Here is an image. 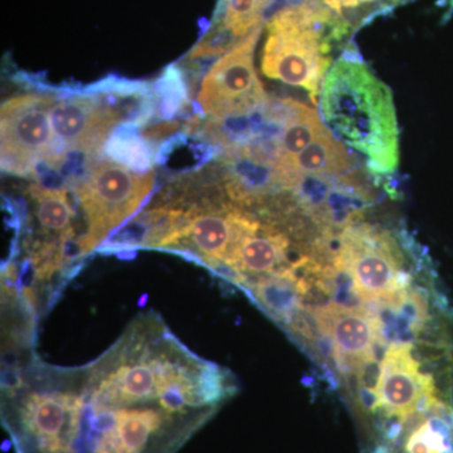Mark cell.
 Segmentation results:
<instances>
[{"mask_svg": "<svg viewBox=\"0 0 453 453\" xmlns=\"http://www.w3.org/2000/svg\"><path fill=\"white\" fill-rule=\"evenodd\" d=\"M321 116L327 129L362 155L375 180L399 165V127L392 89L363 62L354 42L325 77Z\"/></svg>", "mask_w": 453, "mask_h": 453, "instance_id": "6da1fadb", "label": "cell"}, {"mask_svg": "<svg viewBox=\"0 0 453 453\" xmlns=\"http://www.w3.org/2000/svg\"><path fill=\"white\" fill-rule=\"evenodd\" d=\"M354 33L353 27L321 5L310 2L286 5L267 22L262 73L305 89L318 105L334 52L344 50Z\"/></svg>", "mask_w": 453, "mask_h": 453, "instance_id": "7a4b0ae2", "label": "cell"}, {"mask_svg": "<svg viewBox=\"0 0 453 453\" xmlns=\"http://www.w3.org/2000/svg\"><path fill=\"white\" fill-rule=\"evenodd\" d=\"M414 246L410 235L362 219L334 235L332 265L348 273L365 303L389 299L410 286L405 256Z\"/></svg>", "mask_w": 453, "mask_h": 453, "instance_id": "3957f363", "label": "cell"}, {"mask_svg": "<svg viewBox=\"0 0 453 453\" xmlns=\"http://www.w3.org/2000/svg\"><path fill=\"white\" fill-rule=\"evenodd\" d=\"M154 180V172L136 173L111 160L91 165L74 186L88 222V232L79 240L82 256L94 251L112 229L135 213Z\"/></svg>", "mask_w": 453, "mask_h": 453, "instance_id": "277c9868", "label": "cell"}, {"mask_svg": "<svg viewBox=\"0 0 453 453\" xmlns=\"http://www.w3.org/2000/svg\"><path fill=\"white\" fill-rule=\"evenodd\" d=\"M262 26L214 62L203 79L198 104L211 120L250 118L266 107L267 95L255 67L256 44Z\"/></svg>", "mask_w": 453, "mask_h": 453, "instance_id": "5b68a950", "label": "cell"}, {"mask_svg": "<svg viewBox=\"0 0 453 453\" xmlns=\"http://www.w3.org/2000/svg\"><path fill=\"white\" fill-rule=\"evenodd\" d=\"M57 101L49 95H22L2 105V169L29 177L38 164L50 166L53 155L50 112Z\"/></svg>", "mask_w": 453, "mask_h": 453, "instance_id": "8992f818", "label": "cell"}, {"mask_svg": "<svg viewBox=\"0 0 453 453\" xmlns=\"http://www.w3.org/2000/svg\"><path fill=\"white\" fill-rule=\"evenodd\" d=\"M122 119L124 110L107 101L105 94L85 92L57 101L50 112L55 135L50 168H59L67 151L96 154Z\"/></svg>", "mask_w": 453, "mask_h": 453, "instance_id": "52a82bcc", "label": "cell"}, {"mask_svg": "<svg viewBox=\"0 0 453 453\" xmlns=\"http://www.w3.org/2000/svg\"><path fill=\"white\" fill-rule=\"evenodd\" d=\"M187 351L170 342L162 353H153L148 347L144 353L124 359L107 372L94 392V410H113L122 405L142 404L157 399L160 387L170 371Z\"/></svg>", "mask_w": 453, "mask_h": 453, "instance_id": "ba28073f", "label": "cell"}, {"mask_svg": "<svg viewBox=\"0 0 453 453\" xmlns=\"http://www.w3.org/2000/svg\"><path fill=\"white\" fill-rule=\"evenodd\" d=\"M319 332L326 334L334 357L342 372L359 371L374 360L375 350L383 340L380 320L374 312L360 306L348 308L336 303L311 311Z\"/></svg>", "mask_w": 453, "mask_h": 453, "instance_id": "9c48e42d", "label": "cell"}, {"mask_svg": "<svg viewBox=\"0 0 453 453\" xmlns=\"http://www.w3.org/2000/svg\"><path fill=\"white\" fill-rule=\"evenodd\" d=\"M82 399L68 393H33L23 402L27 436L42 453H70L81 425Z\"/></svg>", "mask_w": 453, "mask_h": 453, "instance_id": "30bf717a", "label": "cell"}, {"mask_svg": "<svg viewBox=\"0 0 453 453\" xmlns=\"http://www.w3.org/2000/svg\"><path fill=\"white\" fill-rule=\"evenodd\" d=\"M359 169L356 157L349 153L327 129L310 142L285 168L276 169L286 190H292L306 175L340 178Z\"/></svg>", "mask_w": 453, "mask_h": 453, "instance_id": "8fae6325", "label": "cell"}, {"mask_svg": "<svg viewBox=\"0 0 453 453\" xmlns=\"http://www.w3.org/2000/svg\"><path fill=\"white\" fill-rule=\"evenodd\" d=\"M115 423L101 432L111 438L121 453H145L148 446L162 434L170 414L154 408H119L113 411Z\"/></svg>", "mask_w": 453, "mask_h": 453, "instance_id": "7c38bea8", "label": "cell"}, {"mask_svg": "<svg viewBox=\"0 0 453 453\" xmlns=\"http://www.w3.org/2000/svg\"><path fill=\"white\" fill-rule=\"evenodd\" d=\"M28 193L35 203V216L42 231L61 243L73 240L74 211L67 190L32 184Z\"/></svg>", "mask_w": 453, "mask_h": 453, "instance_id": "4fadbf2b", "label": "cell"}, {"mask_svg": "<svg viewBox=\"0 0 453 453\" xmlns=\"http://www.w3.org/2000/svg\"><path fill=\"white\" fill-rule=\"evenodd\" d=\"M250 291L273 320L286 326L303 308L296 285L288 275L259 277L250 285Z\"/></svg>", "mask_w": 453, "mask_h": 453, "instance_id": "5bb4252c", "label": "cell"}, {"mask_svg": "<svg viewBox=\"0 0 453 453\" xmlns=\"http://www.w3.org/2000/svg\"><path fill=\"white\" fill-rule=\"evenodd\" d=\"M136 127L138 124L133 122V124H124L120 129L113 131L111 138L105 145L106 153L127 168L145 173L150 168L153 157H151L150 146L145 139L140 138L136 133Z\"/></svg>", "mask_w": 453, "mask_h": 453, "instance_id": "9a60e30c", "label": "cell"}, {"mask_svg": "<svg viewBox=\"0 0 453 453\" xmlns=\"http://www.w3.org/2000/svg\"><path fill=\"white\" fill-rule=\"evenodd\" d=\"M329 9L342 20L353 27L354 31L362 28L377 17L387 16L395 8L412 0H303Z\"/></svg>", "mask_w": 453, "mask_h": 453, "instance_id": "2e32d148", "label": "cell"}, {"mask_svg": "<svg viewBox=\"0 0 453 453\" xmlns=\"http://www.w3.org/2000/svg\"><path fill=\"white\" fill-rule=\"evenodd\" d=\"M157 92L162 95V112L165 118L177 113L178 110L186 104L187 88L178 68L170 67L166 70L163 79L157 85Z\"/></svg>", "mask_w": 453, "mask_h": 453, "instance_id": "e0dca14e", "label": "cell"}]
</instances>
